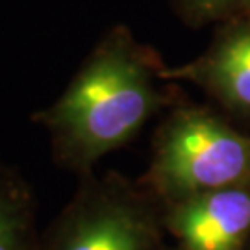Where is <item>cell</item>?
I'll list each match as a JSON object with an SVG mask.
<instances>
[{"mask_svg": "<svg viewBox=\"0 0 250 250\" xmlns=\"http://www.w3.org/2000/svg\"><path fill=\"white\" fill-rule=\"evenodd\" d=\"M163 78L191 82L230 111L250 117V13L223 22L206 52L165 67Z\"/></svg>", "mask_w": 250, "mask_h": 250, "instance_id": "277c9868", "label": "cell"}, {"mask_svg": "<svg viewBox=\"0 0 250 250\" xmlns=\"http://www.w3.org/2000/svg\"><path fill=\"white\" fill-rule=\"evenodd\" d=\"M36 193L19 169L0 161V250H37Z\"/></svg>", "mask_w": 250, "mask_h": 250, "instance_id": "8992f818", "label": "cell"}, {"mask_svg": "<svg viewBox=\"0 0 250 250\" xmlns=\"http://www.w3.org/2000/svg\"><path fill=\"white\" fill-rule=\"evenodd\" d=\"M167 226L186 250H241L250 233V188L219 189L174 202Z\"/></svg>", "mask_w": 250, "mask_h": 250, "instance_id": "5b68a950", "label": "cell"}, {"mask_svg": "<svg viewBox=\"0 0 250 250\" xmlns=\"http://www.w3.org/2000/svg\"><path fill=\"white\" fill-rule=\"evenodd\" d=\"M178 17L191 26L226 22L250 13V0H170Z\"/></svg>", "mask_w": 250, "mask_h": 250, "instance_id": "52a82bcc", "label": "cell"}, {"mask_svg": "<svg viewBox=\"0 0 250 250\" xmlns=\"http://www.w3.org/2000/svg\"><path fill=\"white\" fill-rule=\"evenodd\" d=\"M163 63L152 46L117 24L83 60L62 95L32 115L48 132L58 167L85 176L172 104Z\"/></svg>", "mask_w": 250, "mask_h": 250, "instance_id": "6da1fadb", "label": "cell"}, {"mask_svg": "<svg viewBox=\"0 0 250 250\" xmlns=\"http://www.w3.org/2000/svg\"><path fill=\"white\" fill-rule=\"evenodd\" d=\"M145 186L174 204L200 193L250 188V135L197 106H174L156 128Z\"/></svg>", "mask_w": 250, "mask_h": 250, "instance_id": "7a4b0ae2", "label": "cell"}, {"mask_svg": "<svg viewBox=\"0 0 250 250\" xmlns=\"http://www.w3.org/2000/svg\"><path fill=\"white\" fill-rule=\"evenodd\" d=\"M148 188L117 172L80 176V188L41 233L37 250H154L158 223Z\"/></svg>", "mask_w": 250, "mask_h": 250, "instance_id": "3957f363", "label": "cell"}]
</instances>
